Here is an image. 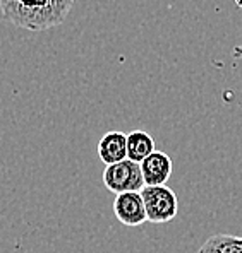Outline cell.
Returning a JSON list of instances; mask_svg holds the SVG:
<instances>
[{
    "label": "cell",
    "instance_id": "obj_8",
    "mask_svg": "<svg viewBox=\"0 0 242 253\" xmlns=\"http://www.w3.org/2000/svg\"><path fill=\"white\" fill-rule=\"evenodd\" d=\"M198 253H242V238L232 234H213L201 245Z\"/></svg>",
    "mask_w": 242,
    "mask_h": 253
},
{
    "label": "cell",
    "instance_id": "obj_3",
    "mask_svg": "<svg viewBox=\"0 0 242 253\" xmlns=\"http://www.w3.org/2000/svg\"><path fill=\"white\" fill-rule=\"evenodd\" d=\"M103 185L114 193H125L141 192L146 183H144L139 163L124 159L107 166L103 171Z\"/></svg>",
    "mask_w": 242,
    "mask_h": 253
},
{
    "label": "cell",
    "instance_id": "obj_7",
    "mask_svg": "<svg viewBox=\"0 0 242 253\" xmlns=\"http://www.w3.org/2000/svg\"><path fill=\"white\" fill-rule=\"evenodd\" d=\"M155 151V139L144 130H134L127 135V159L131 161L141 165Z\"/></svg>",
    "mask_w": 242,
    "mask_h": 253
},
{
    "label": "cell",
    "instance_id": "obj_2",
    "mask_svg": "<svg viewBox=\"0 0 242 253\" xmlns=\"http://www.w3.org/2000/svg\"><path fill=\"white\" fill-rule=\"evenodd\" d=\"M141 197L146 207L148 221L153 224L172 221L179 212V200L172 188L167 185H144Z\"/></svg>",
    "mask_w": 242,
    "mask_h": 253
},
{
    "label": "cell",
    "instance_id": "obj_5",
    "mask_svg": "<svg viewBox=\"0 0 242 253\" xmlns=\"http://www.w3.org/2000/svg\"><path fill=\"white\" fill-rule=\"evenodd\" d=\"M174 165L169 154L162 151H155L141 163V171L146 185H167Z\"/></svg>",
    "mask_w": 242,
    "mask_h": 253
},
{
    "label": "cell",
    "instance_id": "obj_1",
    "mask_svg": "<svg viewBox=\"0 0 242 253\" xmlns=\"http://www.w3.org/2000/svg\"><path fill=\"white\" fill-rule=\"evenodd\" d=\"M74 0H0L5 21L28 31H48L67 19Z\"/></svg>",
    "mask_w": 242,
    "mask_h": 253
},
{
    "label": "cell",
    "instance_id": "obj_4",
    "mask_svg": "<svg viewBox=\"0 0 242 253\" xmlns=\"http://www.w3.org/2000/svg\"><path fill=\"white\" fill-rule=\"evenodd\" d=\"M114 212L115 217L124 226H141L148 221L146 207L144 200L141 197V192H125L117 193L114 200Z\"/></svg>",
    "mask_w": 242,
    "mask_h": 253
},
{
    "label": "cell",
    "instance_id": "obj_6",
    "mask_svg": "<svg viewBox=\"0 0 242 253\" xmlns=\"http://www.w3.org/2000/svg\"><path fill=\"white\" fill-rule=\"evenodd\" d=\"M98 156L105 166L127 159V135L119 130L105 133L98 142Z\"/></svg>",
    "mask_w": 242,
    "mask_h": 253
}]
</instances>
